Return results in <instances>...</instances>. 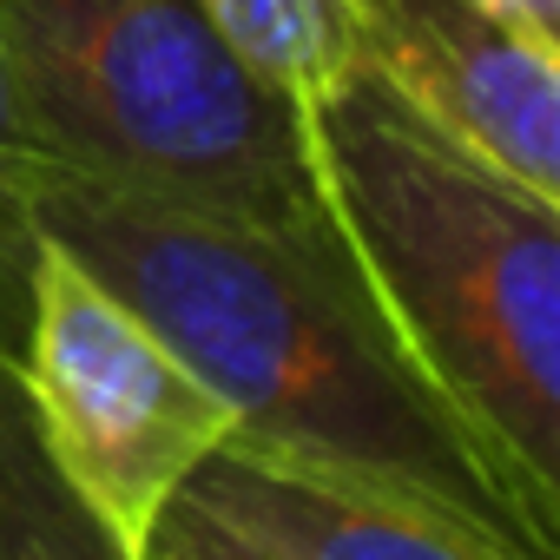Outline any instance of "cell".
Listing matches in <instances>:
<instances>
[{"mask_svg": "<svg viewBox=\"0 0 560 560\" xmlns=\"http://www.w3.org/2000/svg\"><path fill=\"white\" fill-rule=\"evenodd\" d=\"M27 211L40 244L93 270L172 343L231 409L237 435L409 488L560 560V534L534 521L494 448L435 396L383 324L343 231L298 237L40 159Z\"/></svg>", "mask_w": 560, "mask_h": 560, "instance_id": "1", "label": "cell"}, {"mask_svg": "<svg viewBox=\"0 0 560 560\" xmlns=\"http://www.w3.org/2000/svg\"><path fill=\"white\" fill-rule=\"evenodd\" d=\"M298 119L383 324L560 534V198L416 119L357 60Z\"/></svg>", "mask_w": 560, "mask_h": 560, "instance_id": "2", "label": "cell"}, {"mask_svg": "<svg viewBox=\"0 0 560 560\" xmlns=\"http://www.w3.org/2000/svg\"><path fill=\"white\" fill-rule=\"evenodd\" d=\"M0 67L40 165L337 237L298 100L198 0H0Z\"/></svg>", "mask_w": 560, "mask_h": 560, "instance_id": "3", "label": "cell"}, {"mask_svg": "<svg viewBox=\"0 0 560 560\" xmlns=\"http://www.w3.org/2000/svg\"><path fill=\"white\" fill-rule=\"evenodd\" d=\"M14 383L47 468L132 560L185 475L237 429L172 343L54 244L34 257Z\"/></svg>", "mask_w": 560, "mask_h": 560, "instance_id": "4", "label": "cell"}, {"mask_svg": "<svg viewBox=\"0 0 560 560\" xmlns=\"http://www.w3.org/2000/svg\"><path fill=\"white\" fill-rule=\"evenodd\" d=\"M350 60L416 119L560 198V40L501 0H337Z\"/></svg>", "mask_w": 560, "mask_h": 560, "instance_id": "5", "label": "cell"}, {"mask_svg": "<svg viewBox=\"0 0 560 560\" xmlns=\"http://www.w3.org/2000/svg\"><path fill=\"white\" fill-rule=\"evenodd\" d=\"M264 560H547L527 540L409 488L224 435L178 488Z\"/></svg>", "mask_w": 560, "mask_h": 560, "instance_id": "6", "label": "cell"}, {"mask_svg": "<svg viewBox=\"0 0 560 560\" xmlns=\"http://www.w3.org/2000/svg\"><path fill=\"white\" fill-rule=\"evenodd\" d=\"M0 560H132L47 468L8 357H0Z\"/></svg>", "mask_w": 560, "mask_h": 560, "instance_id": "7", "label": "cell"}, {"mask_svg": "<svg viewBox=\"0 0 560 560\" xmlns=\"http://www.w3.org/2000/svg\"><path fill=\"white\" fill-rule=\"evenodd\" d=\"M211 27L291 100H311L350 67V34L337 0H198Z\"/></svg>", "mask_w": 560, "mask_h": 560, "instance_id": "8", "label": "cell"}, {"mask_svg": "<svg viewBox=\"0 0 560 560\" xmlns=\"http://www.w3.org/2000/svg\"><path fill=\"white\" fill-rule=\"evenodd\" d=\"M27 178H34V139L21 126L8 67H0V357L14 363L21 324H27V284H34V257L40 231L27 211Z\"/></svg>", "mask_w": 560, "mask_h": 560, "instance_id": "9", "label": "cell"}, {"mask_svg": "<svg viewBox=\"0 0 560 560\" xmlns=\"http://www.w3.org/2000/svg\"><path fill=\"white\" fill-rule=\"evenodd\" d=\"M139 560H264L250 540H237L224 521H211L205 508H191L185 494L165 508V521L152 527V540H145V553Z\"/></svg>", "mask_w": 560, "mask_h": 560, "instance_id": "10", "label": "cell"}, {"mask_svg": "<svg viewBox=\"0 0 560 560\" xmlns=\"http://www.w3.org/2000/svg\"><path fill=\"white\" fill-rule=\"evenodd\" d=\"M501 8H514L527 27H540V34H553V40H560V0H501Z\"/></svg>", "mask_w": 560, "mask_h": 560, "instance_id": "11", "label": "cell"}]
</instances>
